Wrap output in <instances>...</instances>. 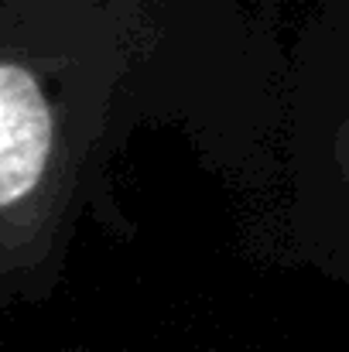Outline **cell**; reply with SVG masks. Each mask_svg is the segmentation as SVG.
Instances as JSON below:
<instances>
[{
	"label": "cell",
	"mask_w": 349,
	"mask_h": 352,
	"mask_svg": "<svg viewBox=\"0 0 349 352\" xmlns=\"http://www.w3.org/2000/svg\"><path fill=\"white\" fill-rule=\"evenodd\" d=\"M62 164L52 69L0 14V291L24 270Z\"/></svg>",
	"instance_id": "6da1fadb"
}]
</instances>
